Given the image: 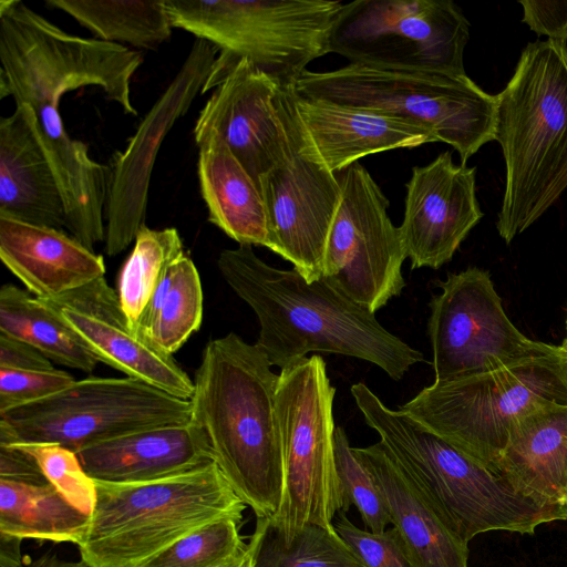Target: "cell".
<instances>
[{
    "mask_svg": "<svg viewBox=\"0 0 567 567\" xmlns=\"http://www.w3.org/2000/svg\"><path fill=\"white\" fill-rule=\"evenodd\" d=\"M197 174L208 219L238 245L270 246L265 203L258 185L214 132L194 134Z\"/></svg>",
    "mask_w": 567,
    "mask_h": 567,
    "instance_id": "obj_26",
    "label": "cell"
},
{
    "mask_svg": "<svg viewBox=\"0 0 567 567\" xmlns=\"http://www.w3.org/2000/svg\"><path fill=\"white\" fill-rule=\"evenodd\" d=\"M12 444L35 458L48 482L70 504L91 514L96 501V485L83 468L76 452L54 443Z\"/></svg>",
    "mask_w": 567,
    "mask_h": 567,
    "instance_id": "obj_35",
    "label": "cell"
},
{
    "mask_svg": "<svg viewBox=\"0 0 567 567\" xmlns=\"http://www.w3.org/2000/svg\"><path fill=\"white\" fill-rule=\"evenodd\" d=\"M280 86L243 59L214 89L194 128V134L216 133L258 187L261 176L281 162L287 147L277 102Z\"/></svg>",
    "mask_w": 567,
    "mask_h": 567,
    "instance_id": "obj_19",
    "label": "cell"
},
{
    "mask_svg": "<svg viewBox=\"0 0 567 567\" xmlns=\"http://www.w3.org/2000/svg\"><path fill=\"white\" fill-rule=\"evenodd\" d=\"M189 400L142 380L90 377L0 413V442L54 443L74 452L143 429L190 420Z\"/></svg>",
    "mask_w": 567,
    "mask_h": 567,
    "instance_id": "obj_11",
    "label": "cell"
},
{
    "mask_svg": "<svg viewBox=\"0 0 567 567\" xmlns=\"http://www.w3.org/2000/svg\"><path fill=\"white\" fill-rule=\"evenodd\" d=\"M0 480L49 483L35 458L20 446L0 442Z\"/></svg>",
    "mask_w": 567,
    "mask_h": 567,
    "instance_id": "obj_39",
    "label": "cell"
},
{
    "mask_svg": "<svg viewBox=\"0 0 567 567\" xmlns=\"http://www.w3.org/2000/svg\"><path fill=\"white\" fill-rule=\"evenodd\" d=\"M334 529L362 567H409L393 527L375 534L357 527L344 513H340Z\"/></svg>",
    "mask_w": 567,
    "mask_h": 567,
    "instance_id": "obj_36",
    "label": "cell"
},
{
    "mask_svg": "<svg viewBox=\"0 0 567 567\" xmlns=\"http://www.w3.org/2000/svg\"><path fill=\"white\" fill-rule=\"evenodd\" d=\"M173 28L213 44L219 55L202 94L215 89L243 59L292 85L307 65L329 52L344 7L329 0H164Z\"/></svg>",
    "mask_w": 567,
    "mask_h": 567,
    "instance_id": "obj_7",
    "label": "cell"
},
{
    "mask_svg": "<svg viewBox=\"0 0 567 567\" xmlns=\"http://www.w3.org/2000/svg\"><path fill=\"white\" fill-rule=\"evenodd\" d=\"M399 226L411 268L439 269L449 262L483 218L476 197V168L455 164L451 152L414 166L405 184Z\"/></svg>",
    "mask_w": 567,
    "mask_h": 567,
    "instance_id": "obj_18",
    "label": "cell"
},
{
    "mask_svg": "<svg viewBox=\"0 0 567 567\" xmlns=\"http://www.w3.org/2000/svg\"><path fill=\"white\" fill-rule=\"evenodd\" d=\"M184 254L182 238L174 227L151 229L144 225L136 234L133 250L118 274L117 295L137 330L158 286Z\"/></svg>",
    "mask_w": 567,
    "mask_h": 567,
    "instance_id": "obj_31",
    "label": "cell"
},
{
    "mask_svg": "<svg viewBox=\"0 0 567 567\" xmlns=\"http://www.w3.org/2000/svg\"><path fill=\"white\" fill-rule=\"evenodd\" d=\"M203 299L198 270L185 252L171 266L158 286L138 330L173 355L199 329Z\"/></svg>",
    "mask_w": 567,
    "mask_h": 567,
    "instance_id": "obj_30",
    "label": "cell"
},
{
    "mask_svg": "<svg viewBox=\"0 0 567 567\" xmlns=\"http://www.w3.org/2000/svg\"><path fill=\"white\" fill-rule=\"evenodd\" d=\"M522 21L538 35L567 43V0H520Z\"/></svg>",
    "mask_w": 567,
    "mask_h": 567,
    "instance_id": "obj_38",
    "label": "cell"
},
{
    "mask_svg": "<svg viewBox=\"0 0 567 567\" xmlns=\"http://www.w3.org/2000/svg\"><path fill=\"white\" fill-rule=\"evenodd\" d=\"M299 95L405 120L451 145L461 164L496 138L497 96L465 74L348 64L306 70L290 85Z\"/></svg>",
    "mask_w": 567,
    "mask_h": 567,
    "instance_id": "obj_8",
    "label": "cell"
},
{
    "mask_svg": "<svg viewBox=\"0 0 567 567\" xmlns=\"http://www.w3.org/2000/svg\"><path fill=\"white\" fill-rule=\"evenodd\" d=\"M0 333L30 344L58 364L85 373L100 362L51 308L12 284L0 289Z\"/></svg>",
    "mask_w": 567,
    "mask_h": 567,
    "instance_id": "obj_28",
    "label": "cell"
},
{
    "mask_svg": "<svg viewBox=\"0 0 567 567\" xmlns=\"http://www.w3.org/2000/svg\"><path fill=\"white\" fill-rule=\"evenodd\" d=\"M251 566V548L247 543V549L240 555L216 566V567H250Z\"/></svg>",
    "mask_w": 567,
    "mask_h": 567,
    "instance_id": "obj_43",
    "label": "cell"
},
{
    "mask_svg": "<svg viewBox=\"0 0 567 567\" xmlns=\"http://www.w3.org/2000/svg\"><path fill=\"white\" fill-rule=\"evenodd\" d=\"M0 217L66 228L64 199L27 105L0 118Z\"/></svg>",
    "mask_w": 567,
    "mask_h": 567,
    "instance_id": "obj_23",
    "label": "cell"
},
{
    "mask_svg": "<svg viewBox=\"0 0 567 567\" xmlns=\"http://www.w3.org/2000/svg\"><path fill=\"white\" fill-rule=\"evenodd\" d=\"M218 50L195 39L181 69L144 115L122 152L110 161L104 209V250L116 256L135 240L144 226L148 189L158 151L175 123L205 87Z\"/></svg>",
    "mask_w": 567,
    "mask_h": 567,
    "instance_id": "obj_16",
    "label": "cell"
},
{
    "mask_svg": "<svg viewBox=\"0 0 567 567\" xmlns=\"http://www.w3.org/2000/svg\"><path fill=\"white\" fill-rule=\"evenodd\" d=\"M95 39L138 49H155L172 35L164 0H47Z\"/></svg>",
    "mask_w": 567,
    "mask_h": 567,
    "instance_id": "obj_29",
    "label": "cell"
},
{
    "mask_svg": "<svg viewBox=\"0 0 567 567\" xmlns=\"http://www.w3.org/2000/svg\"><path fill=\"white\" fill-rule=\"evenodd\" d=\"M334 393L319 354L280 371L276 412L284 493L269 522L285 543L310 524L333 530L336 514L343 513L334 458Z\"/></svg>",
    "mask_w": 567,
    "mask_h": 567,
    "instance_id": "obj_10",
    "label": "cell"
},
{
    "mask_svg": "<svg viewBox=\"0 0 567 567\" xmlns=\"http://www.w3.org/2000/svg\"><path fill=\"white\" fill-rule=\"evenodd\" d=\"M76 454L94 481L111 484L155 481L214 462L204 430L192 420L127 433Z\"/></svg>",
    "mask_w": 567,
    "mask_h": 567,
    "instance_id": "obj_21",
    "label": "cell"
},
{
    "mask_svg": "<svg viewBox=\"0 0 567 567\" xmlns=\"http://www.w3.org/2000/svg\"><path fill=\"white\" fill-rule=\"evenodd\" d=\"M89 520V514L70 504L50 483L0 480V533L78 546Z\"/></svg>",
    "mask_w": 567,
    "mask_h": 567,
    "instance_id": "obj_27",
    "label": "cell"
},
{
    "mask_svg": "<svg viewBox=\"0 0 567 567\" xmlns=\"http://www.w3.org/2000/svg\"><path fill=\"white\" fill-rule=\"evenodd\" d=\"M277 102L286 125L287 147L281 162L259 181L270 231L268 249L290 261L308 281H313L322 277L341 187L336 173L321 164L301 140L284 86L278 91Z\"/></svg>",
    "mask_w": 567,
    "mask_h": 567,
    "instance_id": "obj_15",
    "label": "cell"
},
{
    "mask_svg": "<svg viewBox=\"0 0 567 567\" xmlns=\"http://www.w3.org/2000/svg\"><path fill=\"white\" fill-rule=\"evenodd\" d=\"M0 369L48 371L54 368L51 360L30 344L0 333Z\"/></svg>",
    "mask_w": 567,
    "mask_h": 567,
    "instance_id": "obj_40",
    "label": "cell"
},
{
    "mask_svg": "<svg viewBox=\"0 0 567 567\" xmlns=\"http://www.w3.org/2000/svg\"><path fill=\"white\" fill-rule=\"evenodd\" d=\"M334 458L343 513L354 505L367 530L385 532L390 519L381 493L372 475L354 455L342 427L334 431Z\"/></svg>",
    "mask_w": 567,
    "mask_h": 567,
    "instance_id": "obj_34",
    "label": "cell"
},
{
    "mask_svg": "<svg viewBox=\"0 0 567 567\" xmlns=\"http://www.w3.org/2000/svg\"><path fill=\"white\" fill-rule=\"evenodd\" d=\"M494 473L527 497L567 506V404H546L523 416Z\"/></svg>",
    "mask_w": 567,
    "mask_h": 567,
    "instance_id": "obj_25",
    "label": "cell"
},
{
    "mask_svg": "<svg viewBox=\"0 0 567 567\" xmlns=\"http://www.w3.org/2000/svg\"><path fill=\"white\" fill-rule=\"evenodd\" d=\"M142 62L141 53L125 45L63 31L22 1H0V97L10 95L16 105L31 109L74 234L103 227L110 167L69 135L60 102L65 93L93 85L125 114L137 115L131 80Z\"/></svg>",
    "mask_w": 567,
    "mask_h": 567,
    "instance_id": "obj_1",
    "label": "cell"
},
{
    "mask_svg": "<svg viewBox=\"0 0 567 567\" xmlns=\"http://www.w3.org/2000/svg\"><path fill=\"white\" fill-rule=\"evenodd\" d=\"M241 522L223 518L207 524L137 567H216L247 549Z\"/></svg>",
    "mask_w": 567,
    "mask_h": 567,
    "instance_id": "obj_33",
    "label": "cell"
},
{
    "mask_svg": "<svg viewBox=\"0 0 567 567\" xmlns=\"http://www.w3.org/2000/svg\"><path fill=\"white\" fill-rule=\"evenodd\" d=\"M561 347L564 348V350L567 353V319H566V338L564 339Z\"/></svg>",
    "mask_w": 567,
    "mask_h": 567,
    "instance_id": "obj_45",
    "label": "cell"
},
{
    "mask_svg": "<svg viewBox=\"0 0 567 567\" xmlns=\"http://www.w3.org/2000/svg\"><path fill=\"white\" fill-rule=\"evenodd\" d=\"M560 177H561L563 184L567 185V159H566L565 165L563 167Z\"/></svg>",
    "mask_w": 567,
    "mask_h": 567,
    "instance_id": "obj_44",
    "label": "cell"
},
{
    "mask_svg": "<svg viewBox=\"0 0 567 567\" xmlns=\"http://www.w3.org/2000/svg\"><path fill=\"white\" fill-rule=\"evenodd\" d=\"M248 543L250 567H362L336 529L313 524L285 543L269 518H257Z\"/></svg>",
    "mask_w": 567,
    "mask_h": 567,
    "instance_id": "obj_32",
    "label": "cell"
},
{
    "mask_svg": "<svg viewBox=\"0 0 567 567\" xmlns=\"http://www.w3.org/2000/svg\"><path fill=\"white\" fill-rule=\"evenodd\" d=\"M350 392L394 462L463 542L491 530L534 534L561 518L559 506L515 491L422 423L388 408L364 383Z\"/></svg>",
    "mask_w": 567,
    "mask_h": 567,
    "instance_id": "obj_4",
    "label": "cell"
},
{
    "mask_svg": "<svg viewBox=\"0 0 567 567\" xmlns=\"http://www.w3.org/2000/svg\"><path fill=\"white\" fill-rule=\"evenodd\" d=\"M430 301L435 382L497 370L557 353L561 346L527 338L507 317L488 271L470 267L440 281Z\"/></svg>",
    "mask_w": 567,
    "mask_h": 567,
    "instance_id": "obj_13",
    "label": "cell"
},
{
    "mask_svg": "<svg viewBox=\"0 0 567 567\" xmlns=\"http://www.w3.org/2000/svg\"><path fill=\"white\" fill-rule=\"evenodd\" d=\"M292 122L309 150L332 173L360 158L435 142L405 120L297 94L284 86Z\"/></svg>",
    "mask_w": 567,
    "mask_h": 567,
    "instance_id": "obj_20",
    "label": "cell"
},
{
    "mask_svg": "<svg viewBox=\"0 0 567 567\" xmlns=\"http://www.w3.org/2000/svg\"><path fill=\"white\" fill-rule=\"evenodd\" d=\"M95 485V505L76 546L90 567H137L207 524L243 520L247 507L215 462L150 482Z\"/></svg>",
    "mask_w": 567,
    "mask_h": 567,
    "instance_id": "obj_6",
    "label": "cell"
},
{
    "mask_svg": "<svg viewBox=\"0 0 567 567\" xmlns=\"http://www.w3.org/2000/svg\"><path fill=\"white\" fill-rule=\"evenodd\" d=\"M63 370L17 371L0 369V413L47 399L73 384Z\"/></svg>",
    "mask_w": 567,
    "mask_h": 567,
    "instance_id": "obj_37",
    "label": "cell"
},
{
    "mask_svg": "<svg viewBox=\"0 0 567 567\" xmlns=\"http://www.w3.org/2000/svg\"><path fill=\"white\" fill-rule=\"evenodd\" d=\"M496 96L495 141L505 164L496 229L509 244L550 207L567 159V43H527Z\"/></svg>",
    "mask_w": 567,
    "mask_h": 567,
    "instance_id": "obj_5",
    "label": "cell"
},
{
    "mask_svg": "<svg viewBox=\"0 0 567 567\" xmlns=\"http://www.w3.org/2000/svg\"><path fill=\"white\" fill-rule=\"evenodd\" d=\"M22 538L0 533V567H21Z\"/></svg>",
    "mask_w": 567,
    "mask_h": 567,
    "instance_id": "obj_41",
    "label": "cell"
},
{
    "mask_svg": "<svg viewBox=\"0 0 567 567\" xmlns=\"http://www.w3.org/2000/svg\"><path fill=\"white\" fill-rule=\"evenodd\" d=\"M470 23L451 0L344 3L329 52L350 64L465 74Z\"/></svg>",
    "mask_w": 567,
    "mask_h": 567,
    "instance_id": "obj_12",
    "label": "cell"
},
{
    "mask_svg": "<svg viewBox=\"0 0 567 567\" xmlns=\"http://www.w3.org/2000/svg\"><path fill=\"white\" fill-rule=\"evenodd\" d=\"M217 266L257 316L256 346L271 365L285 369L310 352H326L371 362L401 380L424 362L423 353L383 328L375 313L322 277L308 281L293 268H275L250 245L224 249Z\"/></svg>",
    "mask_w": 567,
    "mask_h": 567,
    "instance_id": "obj_2",
    "label": "cell"
},
{
    "mask_svg": "<svg viewBox=\"0 0 567 567\" xmlns=\"http://www.w3.org/2000/svg\"><path fill=\"white\" fill-rule=\"evenodd\" d=\"M262 351L235 332L204 348L195 373L190 420L213 460L257 518H271L284 493V457L276 412L279 374Z\"/></svg>",
    "mask_w": 567,
    "mask_h": 567,
    "instance_id": "obj_3",
    "label": "cell"
},
{
    "mask_svg": "<svg viewBox=\"0 0 567 567\" xmlns=\"http://www.w3.org/2000/svg\"><path fill=\"white\" fill-rule=\"evenodd\" d=\"M40 300L75 331L100 362L176 398L193 396L194 381L172 354L132 326L117 291L104 277Z\"/></svg>",
    "mask_w": 567,
    "mask_h": 567,
    "instance_id": "obj_17",
    "label": "cell"
},
{
    "mask_svg": "<svg viewBox=\"0 0 567 567\" xmlns=\"http://www.w3.org/2000/svg\"><path fill=\"white\" fill-rule=\"evenodd\" d=\"M341 198L330 228L322 278L375 313L400 296L408 258L389 200L371 174L355 162L336 173Z\"/></svg>",
    "mask_w": 567,
    "mask_h": 567,
    "instance_id": "obj_14",
    "label": "cell"
},
{
    "mask_svg": "<svg viewBox=\"0 0 567 567\" xmlns=\"http://www.w3.org/2000/svg\"><path fill=\"white\" fill-rule=\"evenodd\" d=\"M2 264L39 299H50L102 278L103 256L63 230L0 217Z\"/></svg>",
    "mask_w": 567,
    "mask_h": 567,
    "instance_id": "obj_24",
    "label": "cell"
},
{
    "mask_svg": "<svg viewBox=\"0 0 567 567\" xmlns=\"http://www.w3.org/2000/svg\"><path fill=\"white\" fill-rule=\"evenodd\" d=\"M27 567H90L86 565L83 560L80 561H70L60 558L56 554L49 551L40 557H38L35 560H33L30 565Z\"/></svg>",
    "mask_w": 567,
    "mask_h": 567,
    "instance_id": "obj_42",
    "label": "cell"
},
{
    "mask_svg": "<svg viewBox=\"0 0 567 567\" xmlns=\"http://www.w3.org/2000/svg\"><path fill=\"white\" fill-rule=\"evenodd\" d=\"M567 404L565 350L435 382L399 408L494 472L514 425L533 410Z\"/></svg>",
    "mask_w": 567,
    "mask_h": 567,
    "instance_id": "obj_9",
    "label": "cell"
},
{
    "mask_svg": "<svg viewBox=\"0 0 567 567\" xmlns=\"http://www.w3.org/2000/svg\"><path fill=\"white\" fill-rule=\"evenodd\" d=\"M352 451L381 493L409 567H468V544L446 525L383 444Z\"/></svg>",
    "mask_w": 567,
    "mask_h": 567,
    "instance_id": "obj_22",
    "label": "cell"
}]
</instances>
